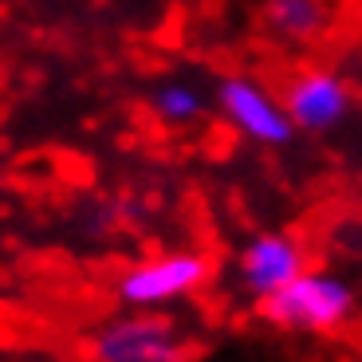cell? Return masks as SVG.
Wrapping results in <instances>:
<instances>
[{"label": "cell", "instance_id": "6da1fadb", "mask_svg": "<svg viewBox=\"0 0 362 362\" xmlns=\"http://www.w3.org/2000/svg\"><path fill=\"white\" fill-rule=\"evenodd\" d=\"M358 311L354 288L327 268H303L288 288L260 299L264 323L296 335H335Z\"/></svg>", "mask_w": 362, "mask_h": 362}, {"label": "cell", "instance_id": "7a4b0ae2", "mask_svg": "<svg viewBox=\"0 0 362 362\" xmlns=\"http://www.w3.org/2000/svg\"><path fill=\"white\" fill-rule=\"evenodd\" d=\"M209 276H213V260L205 252H162L130 264L115 280V299L127 311H165L197 296Z\"/></svg>", "mask_w": 362, "mask_h": 362}, {"label": "cell", "instance_id": "3957f363", "mask_svg": "<svg viewBox=\"0 0 362 362\" xmlns=\"http://www.w3.org/2000/svg\"><path fill=\"white\" fill-rule=\"evenodd\" d=\"M95 362H189V339L162 311H127L90 335Z\"/></svg>", "mask_w": 362, "mask_h": 362}, {"label": "cell", "instance_id": "277c9868", "mask_svg": "<svg viewBox=\"0 0 362 362\" xmlns=\"http://www.w3.org/2000/svg\"><path fill=\"white\" fill-rule=\"evenodd\" d=\"M217 110L240 138L268 150H280L291 142L296 122L280 95H272L256 75H225L217 83Z\"/></svg>", "mask_w": 362, "mask_h": 362}, {"label": "cell", "instance_id": "5b68a950", "mask_svg": "<svg viewBox=\"0 0 362 362\" xmlns=\"http://www.w3.org/2000/svg\"><path fill=\"white\" fill-rule=\"evenodd\" d=\"M280 99L288 107L296 130H303V134H331L351 115V87L331 67H303V71H296Z\"/></svg>", "mask_w": 362, "mask_h": 362}, {"label": "cell", "instance_id": "8992f818", "mask_svg": "<svg viewBox=\"0 0 362 362\" xmlns=\"http://www.w3.org/2000/svg\"><path fill=\"white\" fill-rule=\"evenodd\" d=\"M308 268V252L291 233H256L236 256V280L248 299H268Z\"/></svg>", "mask_w": 362, "mask_h": 362}, {"label": "cell", "instance_id": "52a82bcc", "mask_svg": "<svg viewBox=\"0 0 362 362\" xmlns=\"http://www.w3.org/2000/svg\"><path fill=\"white\" fill-rule=\"evenodd\" d=\"M264 32L276 44H315L331 28V4L327 0H264Z\"/></svg>", "mask_w": 362, "mask_h": 362}, {"label": "cell", "instance_id": "ba28073f", "mask_svg": "<svg viewBox=\"0 0 362 362\" xmlns=\"http://www.w3.org/2000/svg\"><path fill=\"white\" fill-rule=\"evenodd\" d=\"M150 103H154V115L162 118L165 127H193V122L205 115V95H201L197 87H189V83H181V79L162 83Z\"/></svg>", "mask_w": 362, "mask_h": 362}]
</instances>
